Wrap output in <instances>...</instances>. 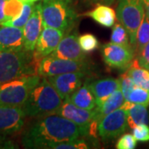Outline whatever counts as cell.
Segmentation results:
<instances>
[{"label":"cell","mask_w":149,"mask_h":149,"mask_svg":"<svg viewBox=\"0 0 149 149\" xmlns=\"http://www.w3.org/2000/svg\"><path fill=\"white\" fill-rule=\"evenodd\" d=\"M91 3H96V4H105V5H111L115 0H85Z\"/></svg>","instance_id":"cell-35"},{"label":"cell","mask_w":149,"mask_h":149,"mask_svg":"<svg viewBox=\"0 0 149 149\" xmlns=\"http://www.w3.org/2000/svg\"><path fill=\"white\" fill-rule=\"evenodd\" d=\"M89 82L91 90L95 96L96 106L100 105L113 92L120 89L119 80L113 78H105L93 81L89 80Z\"/></svg>","instance_id":"cell-17"},{"label":"cell","mask_w":149,"mask_h":149,"mask_svg":"<svg viewBox=\"0 0 149 149\" xmlns=\"http://www.w3.org/2000/svg\"><path fill=\"white\" fill-rule=\"evenodd\" d=\"M149 42V17L148 15L144 14L143 22L139 27L137 32L136 38V47H135V54L140 53L144 47Z\"/></svg>","instance_id":"cell-23"},{"label":"cell","mask_w":149,"mask_h":149,"mask_svg":"<svg viewBox=\"0 0 149 149\" xmlns=\"http://www.w3.org/2000/svg\"><path fill=\"white\" fill-rule=\"evenodd\" d=\"M23 3H30V4H35V3L39 2L41 0H20Z\"/></svg>","instance_id":"cell-37"},{"label":"cell","mask_w":149,"mask_h":149,"mask_svg":"<svg viewBox=\"0 0 149 149\" xmlns=\"http://www.w3.org/2000/svg\"><path fill=\"white\" fill-rule=\"evenodd\" d=\"M56 114L65 118L77 124L83 130L85 137L89 135H95L97 125L94 123V109L90 110L81 109L71 103L68 99H65L56 112Z\"/></svg>","instance_id":"cell-8"},{"label":"cell","mask_w":149,"mask_h":149,"mask_svg":"<svg viewBox=\"0 0 149 149\" xmlns=\"http://www.w3.org/2000/svg\"><path fill=\"white\" fill-rule=\"evenodd\" d=\"M137 146V139L133 134L126 133L118 140L116 148L118 149H133Z\"/></svg>","instance_id":"cell-31"},{"label":"cell","mask_w":149,"mask_h":149,"mask_svg":"<svg viewBox=\"0 0 149 149\" xmlns=\"http://www.w3.org/2000/svg\"><path fill=\"white\" fill-rule=\"evenodd\" d=\"M116 14L118 20L128 31L130 42L135 52L137 32L145 14L143 0H119Z\"/></svg>","instance_id":"cell-6"},{"label":"cell","mask_w":149,"mask_h":149,"mask_svg":"<svg viewBox=\"0 0 149 149\" xmlns=\"http://www.w3.org/2000/svg\"><path fill=\"white\" fill-rule=\"evenodd\" d=\"M23 4L24 3L20 0H6L4 5V15L6 21L13 19L18 16L22 10Z\"/></svg>","instance_id":"cell-27"},{"label":"cell","mask_w":149,"mask_h":149,"mask_svg":"<svg viewBox=\"0 0 149 149\" xmlns=\"http://www.w3.org/2000/svg\"><path fill=\"white\" fill-rule=\"evenodd\" d=\"M89 69L90 65L86 61H77L65 60L56 57L52 55L41 59L37 64V74L42 77H50L79 70L89 71Z\"/></svg>","instance_id":"cell-7"},{"label":"cell","mask_w":149,"mask_h":149,"mask_svg":"<svg viewBox=\"0 0 149 149\" xmlns=\"http://www.w3.org/2000/svg\"><path fill=\"white\" fill-rule=\"evenodd\" d=\"M137 60L142 67L149 70V42L144 47L141 52L138 54Z\"/></svg>","instance_id":"cell-33"},{"label":"cell","mask_w":149,"mask_h":149,"mask_svg":"<svg viewBox=\"0 0 149 149\" xmlns=\"http://www.w3.org/2000/svg\"><path fill=\"white\" fill-rule=\"evenodd\" d=\"M24 49L23 28L0 25V52Z\"/></svg>","instance_id":"cell-16"},{"label":"cell","mask_w":149,"mask_h":149,"mask_svg":"<svg viewBox=\"0 0 149 149\" xmlns=\"http://www.w3.org/2000/svg\"><path fill=\"white\" fill-rule=\"evenodd\" d=\"M122 108L127 112L128 126L131 128L139 124L149 123V112L148 106L125 101Z\"/></svg>","instance_id":"cell-20"},{"label":"cell","mask_w":149,"mask_h":149,"mask_svg":"<svg viewBox=\"0 0 149 149\" xmlns=\"http://www.w3.org/2000/svg\"><path fill=\"white\" fill-rule=\"evenodd\" d=\"M128 126L127 112L121 107L102 118L98 123L97 133L103 141L106 142L125 133Z\"/></svg>","instance_id":"cell-9"},{"label":"cell","mask_w":149,"mask_h":149,"mask_svg":"<svg viewBox=\"0 0 149 149\" xmlns=\"http://www.w3.org/2000/svg\"><path fill=\"white\" fill-rule=\"evenodd\" d=\"M133 129V135L139 142L149 141V126L148 124H139L135 126Z\"/></svg>","instance_id":"cell-32"},{"label":"cell","mask_w":149,"mask_h":149,"mask_svg":"<svg viewBox=\"0 0 149 149\" xmlns=\"http://www.w3.org/2000/svg\"><path fill=\"white\" fill-rule=\"evenodd\" d=\"M127 72L132 77L135 85L149 91V70L142 67L137 58L133 60Z\"/></svg>","instance_id":"cell-22"},{"label":"cell","mask_w":149,"mask_h":149,"mask_svg":"<svg viewBox=\"0 0 149 149\" xmlns=\"http://www.w3.org/2000/svg\"><path fill=\"white\" fill-rule=\"evenodd\" d=\"M126 101L131 102L133 104H143L145 106L149 105V91L142 87L135 85V87L131 91Z\"/></svg>","instance_id":"cell-26"},{"label":"cell","mask_w":149,"mask_h":149,"mask_svg":"<svg viewBox=\"0 0 149 149\" xmlns=\"http://www.w3.org/2000/svg\"><path fill=\"white\" fill-rule=\"evenodd\" d=\"M34 5L35 4L24 3L21 13L18 16L15 17V18H13V19H11V20H8V21L4 22L1 25L23 28L24 26H25V24L27 23V22L28 21L29 17L32 15V11H33V8H34Z\"/></svg>","instance_id":"cell-25"},{"label":"cell","mask_w":149,"mask_h":149,"mask_svg":"<svg viewBox=\"0 0 149 149\" xmlns=\"http://www.w3.org/2000/svg\"><path fill=\"white\" fill-rule=\"evenodd\" d=\"M143 2L144 8H145V13L149 17V0H143Z\"/></svg>","instance_id":"cell-36"},{"label":"cell","mask_w":149,"mask_h":149,"mask_svg":"<svg viewBox=\"0 0 149 149\" xmlns=\"http://www.w3.org/2000/svg\"><path fill=\"white\" fill-rule=\"evenodd\" d=\"M6 0H0V25L6 21L4 15V5Z\"/></svg>","instance_id":"cell-34"},{"label":"cell","mask_w":149,"mask_h":149,"mask_svg":"<svg viewBox=\"0 0 149 149\" xmlns=\"http://www.w3.org/2000/svg\"><path fill=\"white\" fill-rule=\"evenodd\" d=\"M26 117L22 107L0 103V134L12 135L21 131Z\"/></svg>","instance_id":"cell-11"},{"label":"cell","mask_w":149,"mask_h":149,"mask_svg":"<svg viewBox=\"0 0 149 149\" xmlns=\"http://www.w3.org/2000/svg\"><path fill=\"white\" fill-rule=\"evenodd\" d=\"M80 47L85 52H91L99 47V42L95 36L91 33L83 34L79 37Z\"/></svg>","instance_id":"cell-28"},{"label":"cell","mask_w":149,"mask_h":149,"mask_svg":"<svg viewBox=\"0 0 149 149\" xmlns=\"http://www.w3.org/2000/svg\"><path fill=\"white\" fill-rule=\"evenodd\" d=\"M90 148L88 143H86L83 139H74L70 141H64L55 144L52 149H86Z\"/></svg>","instance_id":"cell-29"},{"label":"cell","mask_w":149,"mask_h":149,"mask_svg":"<svg viewBox=\"0 0 149 149\" xmlns=\"http://www.w3.org/2000/svg\"><path fill=\"white\" fill-rule=\"evenodd\" d=\"M80 137H85V134L77 124L54 113L36 118L23 132L22 144L25 148L52 149L55 144Z\"/></svg>","instance_id":"cell-1"},{"label":"cell","mask_w":149,"mask_h":149,"mask_svg":"<svg viewBox=\"0 0 149 149\" xmlns=\"http://www.w3.org/2000/svg\"><path fill=\"white\" fill-rule=\"evenodd\" d=\"M88 73L89 71L79 70L56 74L47 78L58 92L61 97L63 100H65L83 85Z\"/></svg>","instance_id":"cell-12"},{"label":"cell","mask_w":149,"mask_h":149,"mask_svg":"<svg viewBox=\"0 0 149 149\" xmlns=\"http://www.w3.org/2000/svg\"><path fill=\"white\" fill-rule=\"evenodd\" d=\"M86 16L91 17L96 22L104 27H112L115 24L117 14L109 5L99 4L91 12L85 13Z\"/></svg>","instance_id":"cell-21"},{"label":"cell","mask_w":149,"mask_h":149,"mask_svg":"<svg viewBox=\"0 0 149 149\" xmlns=\"http://www.w3.org/2000/svg\"><path fill=\"white\" fill-rule=\"evenodd\" d=\"M102 57L109 66L119 70L128 69L134 60V51L116 43L104 44L101 49Z\"/></svg>","instance_id":"cell-10"},{"label":"cell","mask_w":149,"mask_h":149,"mask_svg":"<svg viewBox=\"0 0 149 149\" xmlns=\"http://www.w3.org/2000/svg\"><path fill=\"white\" fill-rule=\"evenodd\" d=\"M52 56L58 58L83 61L86 60L85 52L82 50L79 43V37L74 34H69L62 38Z\"/></svg>","instance_id":"cell-15"},{"label":"cell","mask_w":149,"mask_h":149,"mask_svg":"<svg viewBox=\"0 0 149 149\" xmlns=\"http://www.w3.org/2000/svg\"><path fill=\"white\" fill-rule=\"evenodd\" d=\"M64 36L65 32L60 29L43 27L42 31L36 44V47L32 52L34 59L39 61L43 57L51 55L57 47Z\"/></svg>","instance_id":"cell-13"},{"label":"cell","mask_w":149,"mask_h":149,"mask_svg":"<svg viewBox=\"0 0 149 149\" xmlns=\"http://www.w3.org/2000/svg\"><path fill=\"white\" fill-rule=\"evenodd\" d=\"M41 79L37 74H25L0 85V103L22 107Z\"/></svg>","instance_id":"cell-5"},{"label":"cell","mask_w":149,"mask_h":149,"mask_svg":"<svg viewBox=\"0 0 149 149\" xmlns=\"http://www.w3.org/2000/svg\"><path fill=\"white\" fill-rule=\"evenodd\" d=\"M43 29L42 17V3L34 5L32 15L23 27L24 49L28 52H33L36 47L37 40Z\"/></svg>","instance_id":"cell-14"},{"label":"cell","mask_w":149,"mask_h":149,"mask_svg":"<svg viewBox=\"0 0 149 149\" xmlns=\"http://www.w3.org/2000/svg\"><path fill=\"white\" fill-rule=\"evenodd\" d=\"M43 27L57 28L65 33L73 29L77 14L71 0H42Z\"/></svg>","instance_id":"cell-4"},{"label":"cell","mask_w":149,"mask_h":149,"mask_svg":"<svg viewBox=\"0 0 149 149\" xmlns=\"http://www.w3.org/2000/svg\"><path fill=\"white\" fill-rule=\"evenodd\" d=\"M37 64L32 52L25 49L0 52V85L25 74H37Z\"/></svg>","instance_id":"cell-3"},{"label":"cell","mask_w":149,"mask_h":149,"mask_svg":"<svg viewBox=\"0 0 149 149\" xmlns=\"http://www.w3.org/2000/svg\"><path fill=\"white\" fill-rule=\"evenodd\" d=\"M63 101L47 78L42 77L22 108L27 117L36 118L56 113Z\"/></svg>","instance_id":"cell-2"},{"label":"cell","mask_w":149,"mask_h":149,"mask_svg":"<svg viewBox=\"0 0 149 149\" xmlns=\"http://www.w3.org/2000/svg\"><path fill=\"white\" fill-rule=\"evenodd\" d=\"M67 99L81 109L92 110L96 107L95 96L90 86L89 80H85L83 85Z\"/></svg>","instance_id":"cell-19"},{"label":"cell","mask_w":149,"mask_h":149,"mask_svg":"<svg viewBox=\"0 0 149 149\" xmlns=\"http://www.w3.org/2000/svg\"><path fill=\"white\" fill-rule=\"evenodd\" d=\"M110 40H111V42L122 45L127 47H132L129 34L127 29L124 27V26L120 22L113 25Z\"/></svg>","instance_id":"cell-24"},{"label":"cell","mask_w":149,"mask_h":149,"mask_svg":"<svg viewBox=\"0 0 149 149\" xmlns=\"http://www.w3.org/2000/svg\"><path fill=\"white\" fill-rule=\"evenodd\" d=\"M125 101H126L125 98L120 89L113 92L100 105L96 106L94 109V111H95L94 123L98 126V123L103 118L106 116L109 113L121 108Z\"/></svg>","instance_id":"cell-18"},{"label":"cell","mask_w":149,"mask_h":149,"mask_svg":"<svg viewBox=\"0 0 149 149\" xmlns=\"http://www.w3.org/2000/svg\"><path fill=\"white\" fill-rule=\"evenodd\" d=\"M119 81H120V90L125 98V100H127L129 94L133 91V89L136 85L132 79V77L128 74V72L123 74L119 77Z\"/></svg>","instance_id":"cell-30"}]
</instances>
